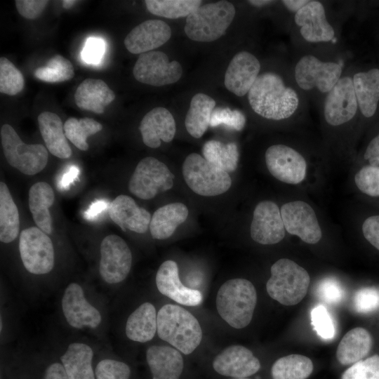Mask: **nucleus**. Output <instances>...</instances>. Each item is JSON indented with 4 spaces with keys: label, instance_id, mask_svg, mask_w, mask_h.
I'll list each match as a JSON object with an SVG mask.
<instances>
[{
    "label": "nucleus",
    "instance_id": "1",
    "mask_svg": "<svg viewBox=\"0 0 379 379\" xmlns=\"http://www.w3.org/2000/svg\"><path fill=\"white\" fill-rule=\"evenodd\" d=\"M248 100L256 114L276 121L292 116L299 105L295 91L285 86L281 77L273 72L258 77L248 93Z\"/></svg>",
    "mask_w": 379,
    "mask_h": 379
},
{
    "label": "nucleus",
    "instance_id": "2",
    "mask_svg": "<svg viewBox=\"0 0 379 379\" xmlns=\"http://www.w3.org/2000/svg\"><path fill=\"white\" fill-rule=\"evenodd\" d=\"M159 337L185 354H191L200 344L202 331L198 320L177 305L166 304L157 313Z\"/></svg>",
    "mask_w": 379,
    "mask_h": 379
},
{
    "label": "nucleus",
    "instance_id": "3",
    "mask_svg": "<svg viewBox=\"0 0 379 379\" xmlns=\"http://www.w3.org/2000/svg\"><path fill=\"white\" fill-rule=\"evenodd\" d=\"M256 302V290L245 279L227 280L220 287L216 295L218 314L230 326L237 329L249 324Z\"/></svg>",
    "mask_w": 379,
    "mask_h": 379
},
{
    "label": "nucleus",
    "instance_id": "4",
    "mask_svg": "<svg viewBox=\"0 0 379 379\" xmlns=\"http://www.w3.org/2000/svg\"><path fill=\"white\" fill-rule=\"evenodd\" d=\"M234 16V6L227 1L206 4L187 17L184 30L193 41H213L225 34Z\"/></svg>",
    "mask_w": 379,
    "mask_h": 379
},
{
    "label": "nucleus",
    "instance_id": "5",
    "mask_svg": "<svg viewBox=\"0 0 379 379\" xmlns=\"http://www.w3.org/2000/svg\"><path fill=\"white\" fill-rule=\"evenodd\" d=\"M270 272L266 289L272 299L284 305L291 306L304 298L310 278L303 267L291 260L281 258L272 265Z\"/></svg>",
    "mask_w": 379,
    "mask_h": 379
},
{
    "label": "nucleus",
    "instance_id": "6",
    "mask_svg": "<svg viewBox=\"0 0 379 379\" xmlns=\"http://www.w3.org/2000/svg\"><path fill=\"white\" fill-rule=\"evenodd\" d=\"M182 175L187 186L196 194L213 197L226 192L231 187L229 173L197 153L189 154L182 164Z\"/></svg>",
    "mask_w": 379,
    "mask_h": 379
},
{
    "label": "nucleus",
    "instance_id": "7",
    "mask_svg": "<svg viewBox=\"0 0 379 379\" xmlns=\"http://www.w3.org/2000/svg\"><path fill=\"white\" fill-rule=\"evenodd\" d=\"M0 133L4 156L11 166L29 175H35L46 167L48 154L44 145L25 143L9 124L3 125Z\"/></svg>",
    "mask_w": 379,
    "mask_h": 379
},
{
    "label": "nucleus",
    "instance_id": "8",
    "mask_svg": "<svg viewBox=\"0 0 379 379\" xmlns=\"http://www.w3.org/2000/svg\"><path fill=\"white\" fill-rule=\"evenodd\" d=\"M174 175L167 166L152 157L139 161L129 180V191L137 197L148 200L173 185Z\"/></svg>",
    "mask_w": 379,
    "mask_h": 379
},
{
    "label": "nucleus",
    "instance_id": "9",
    "mask_svg": "<svg viewBox=\"0 0 379 379\" xmlns=\"http://www.w3.org/2000/svg\"><path fill=\"white\" fill-rule=\"evenodd\" d=\"M20 255L25 269L34 274H44L54 266L55 253L50 237L36 227L23 230L19 240Z\"/></svg>",
    "mask_w": 379,
    "mask_h": 379
},
{
    "label": "nucleus",
    "instance_id": "10",
    "mask_svg": "<svg viewBox=\"0 0 379 379\" xmlns=\"http://www.w3.org/2000/svg\"><path fill=\"white\" fill-rule=\"evenodd\" d=\"M135 79L142 84L162 86L177 82L182 74L181 65L170 62L161 51H149L139 55L133 69Z\"/></svg>",
    "mask_w": 379,
    "mask_h": 379
},
{
    "label": "nucleus",
    "instance_id": "11",
    "mask_svg": "<svg viewBox=\"0 0 379 379\" xmlns=\"http://www.w3.org/2000/svg\"><path fill=\"white\" fill-rule=\"evenodd\" d=\"M342 67L332 62H322L312 55L302 57L295 67V79L302 89L317 88L328 93L340 79Z\"/></svg>",
    "mask_w": 379,
    "mask_h": 379
},
{
    "label": "nucleus",
    "instance_id": "12",
    "mask_svg": "<svg viewBox=\"0 0 379 379\" xmlns=\"http://www.w3.org/2000/svg\"><path fill=\"white\" fill-rule=\"evenodd\" d=\"M99 272L102 279L109 284H117L128 276L131 265V251L120 237L110 234L100 244Z\"/></svg>",
    "mask_w": 379,
    "mask_h": 379
},
{
    "label": "nucleus",
    "instance_id": "13",
    "mask_svg": "<svg viewBox=\"0 0 379 379\" xmlns=\"http://www.w3.org/2000/svg\"><path fill=\"white\" fill-rule=\"evenodd\" d=\"M265 157L269 172L276 179L293 185L304 180L307 163L294 149L285 145H273L267 148Z\"/></svg>",
    "mask_w": 379,
    "mask_h": 379
},
{
    "label": "nucleus",
    "instance_id": "14",
    "mask_svg": "<svg viewBox=\"0 0 379 379\" xmlns=\"http://www.w3.org/2000/svg\"><path fill=\"white\" fill-rule=\"evenodd\" d=\"M285 230L298 236L307 244H314L320 241L322 233L312 208L302 201H293L284 204L280 209Z\"/></svg>",
    "mask_w": 379,
    "mask_h": 379
},
{
    "label": "nucleus",
    "instance_id": "15",
    "mask_svg": "<svg viewBox=\"0 0 379 379\" xmlns=\"http://www.w3.org/2000/svg\"><path fill=\"white\" fill-rule=\"evenodd\" d=\"M357 108L352 79L340 78L324 101V114L326 122L333 126L342 125L354 117Z\"/></svg>",
    "mask_w": 379,
    "mask_h": 379
},
{
    "label": "nucleus",
    "instance_id": "16",
    "mask_svg": "<svg viewBox=\"0 0 379 379\" xmlns=\"http://www.w3.org/2000/svg\"><path fill=\"white\" fill-rule=\"evenodd\" d=\"M251 237L263 245L275 244L285 237V227L278 206L263 201L255 206L251 224Z\"/></svg>",
    "mask_w": 379,
    "mask_h": 379
},
{
    "label": "nucleus",
    "instance_id": "17",
    "mask_svg": "<svg viewBox=\"0 0 379 379\" xmlns=\"http://www.w3.org/2000/svg\"><path fill=\"white\" fill-rule=\"evenodd\" d=\"M62 307L66 320L74 328H95L101 322L100 312L86 300L82 288L76 283H72L66 288Z\"/></svg>",
    "mask_w": 379,
    "mask_h": 379
},
{
    "label": "nucleus",
    "instance_id": "18",
    "mask_svg": "<svg viewBox=\"0 0 379 379\" xmlns=\"http://www.w3.org/2000/svg\"><path fill=\"white\" fill-rule=\"evenodd\" d=\"M260 69V63L252 53L247 51L237 53L225 74L226 88L237 96L245 95L258 78Z\"/></svg>",
    "mask_w": 379,
    "mask_h": 379
},
{
    "label": "nucleus",
    "instance_id": "19",
    "mask_svg": "<svg viewBox=\"0 0 379 379\" xmlns=\"http://www.w3.org/2000/svg\"><path fill=\"white\" fill-rule=\"evenodd\" d=\"M213 367L222 375L243 378L257 373L260 363L248 348L242 345H232L215 357Z\"/></svg>",
    "mask_w": 379,
    "mask_h": 379
},
{
    "label": "nucleus",
    "instance_id": "20",
    "mask_svg": "<svg viewBox=\"0 0 379 379\" xmlns=\"http://www.w3.org/2000/svg\"><path fill=\"white\" fill-rule=\"evenodd\" d=\"M171 36V27L164 21L147 20L135 27L126 35L124 42L130 53L140 55L160 47Z\"/></svg>",
    "mask_w": 379,
    "mask_h": 379
},
{
    "label": "nucleus",
    "instance_id": "21",
    "mask_svg": "<svg viewBox=\"0 0 379 379\" xmlns=\"http://www.w3.org/2000/svg\"><path fill=\"white\" fill-rule=\"evenodd\" d=\"M294 20L308 42H327L334 38L335 31L327 21L324 6L318 1H310L295 13Z\"/></svg>",
    "mask_w": 379,
    "mask_h": 379
},
{
    "label": "nucleus",
    "instance_id": "22",
    "mask_svg": "<svg viewBox=\"0 0 379 379\" xmlns=\"http://www.w3.org/2000/svg\"><path fill=\"white\" fill-rule=\"evenodd\" d=\"M155 281L161 294L179 304L197 306L202 301L200 291L187 287L181 283L178 265L173 260H166L160 265Z\"/></svg>",
    "mask_w": 379,
    "mask_h": 379
},
{
    "label": "nucleus",
    "instance_id": "23",
    "mask_svg": "<svg viewBox=\"0 0 379 379\" xmlns=\"http://www.w3.org/2000/svg\"><path fill=\"white\" fill-rule=\"evenodd\" d=\"M109 214L124 232L129 230L139 234L146 232L152 218L146 209L139 207L131 197L124 194L117 196L110 203Z\"/></svg>",
    "mask_w": 379,
    "mask_h": 379
},
{
    "label": "nucleus",
    "instance_id": "24",
    "mask_svg": "<svg viewBox=\"0 0 379 379\" xmlns=\"http://www.w3.org/2000/svg\"><path fill=\"white\" fill-rule=\"evenodd\" d=\"M139 129L144 144L151 148H157L161 141L173 140L176 125L172 114L166 108L155 107L142 118Z\"/></svg>",
    "mask_w": 379,
    "mask_h": 379
},
{
    "label": "nucleus",
    "instance_id": "25",
    "mask_svg": "<svg viewBox=\"0 0 379 379\" xmlns=\"http://www.w3.org/2000/svg\"><path fill=\"white\" fill-rule=\"evenodd\" d=\"M146 359L152 379L180 378L184 363L177 349L166 345H152L147 350Z\"/></svg>",
    "mask_w": 379,
    "mask_h": 379
},
{
    "label": "nucleus",
    "instance_id": "26",
    "mask_svg": "<svg viewBox=\"0 0 379 379\" xmlns=\"http://www.w3.org/2000/svg\"><path fill=\"white\" fill-rule=\"evenodd\" d=\"M115 99L114 91L101 79H86L77 87L75 103L81 109L102 114L105 107Z\"/></svg>",
    "mask_w": 379,
    "mask_h": 379
},
{
    "label": "nucleus",
    "instance_id": "27",
    "mask_svg": "<svg viewBox=\"0 0 379 379\" xmlns=\"http://www.w3.org/2000/svg\"><path fill=\"white\" fill-rule=\"evenodd\" d=\"M37 120L41 135L48 150L60 159L70 157L72 149L59 116L55 113L45 111L38 116Z\"/></svg>",
    "mask_w": 379,
    "mask_h": 379
},
{
    "label": "nucleus",
    "instance_id": "28",
    "mask_svg": "<svg viewBox=\"0 0 379 379\" xmlns=\"http://www.w3.org/2000/svg\"><path fill=\"white\" fill-rule=\"evenodd\" d=\"M188 214V208L182 203H171L159 208L149 223L152 237L155 239H168L187 220Z\"/></svg>",
    "mask_w": 379,
    "mask_h": 379
},
{
    "label": "nucleus",
    "instance_id": "29",
    "mask_svg": "<svg viewBox=\"0 0 379 379\" xmlns=\"http://www.w3.org/2000/svg\"><path fill=\"white\" fill-rule=\"evenodd\" d=\"M358 106L366 117H372L379 101V69L355 74L352 79Z\"/></svg>",
    "mask_w": 379,
    "mask_h": 379
},
{
    "label": "nucleus",
    "instance_id": "30",
    "mask_svg": "<svg viewBox=\"0 0 379 379\" xmlns=\"http://www.w3.org/2000/svg\"><path fill=\"white\" fill-rule=\"evenodd\" d=\"M54 199L53 190L47 182H36L29 190V208L33 219L37 227L48 234L52 232V218L49 208L53 205Z\"/></svg>",
    "mask_w": 379,
    "mask_h": 379
},
{
    "label": "nucleus",
    "instance_id": "31",
    "mask_svg": "<svg viewBox=\"0 0 379 379\" xmlns=\"http://www.w3.org/2000/svg\"><path fill=\"white\" fill-rule=\"evenodd\" d=\"M371 346V334L365 328L357 327L343 336L338 346L336 357L343 365L353 364L364 358Z\"/></svg>",
    "mask_w": 379,
    "mask_h": 379
},
{
    "label": "nucleus",
    "instance_id": "32",
    "mask_svg": "<svg viewBox=\"0 0 379 379\" xmlns=\"http://www.w3.org/2000/svg\"><path fill=\"white\" fill-rule=\"evenodd\" d=\"M157 314L154 306L149 302L142 304L127 319L126 336L130 340L139 343L151 340L157 332Z\"/></svg>",
    "mask_w": 379,
    "mask_h": 379
},
{
    "label": "nucleus",
    "instance_id": "33",
    "mask_svg": "<svg viewBox=\"0 0 379 379\" xmlns=\"http://www.w3.org/2000/svg\"><path fill=\"white\" fill-rule=\"evenodd\" d=\"M93 352L87 345L71 343L60 359L69 379H95L92 368Z\"/></svg>",
    "mask_w": 379,
    "mask_h": 379
},
{
    "label": "nucleus",
    "instance_id": "34",
    "mask_svg": "<svg viewBox=\"0 0 379 379\" xmlns=\"http://www.w3.org/2000/svg\"><path fill=\"white\" fill-rule=\"evenodd\" d=\"M215 106V101L205 93L193 96L185 119V128L192 137L199 138L206 131Z\"/></svg>",
    "mask_w": 379,
    "mask_h": 379
},
{
    "label": "nucleus",
    "instance_id": "35",
    "mask_svg": "<svg viewBox=\"0 0 379 379\" xmlns=\"http://www.w3.org/2000/svg\"><path fill=\"white\" fill-rule=\"evenodd\" d=\"M20 230V218L8 187L0 182V240L10 243L15 240Z\"/></svg>",
    "mask_w": 379,
    "mask_h": 379
},
{
    "label": "nucleus",
    "instance_id": "36",
    "mask_svg": "<svg viewBox=\"0 0 379 379\" xmlns=\"http://www.w3.org/2000/svg\"><path fill=\"white\" fill-rule=\"evenodd\" d=\"M202 154L205 159L227 173L237 168L239 153L236 143L211 140L203 145Z\"/></svg>",
    "mask_w": 379,
    "mask_h": 379
},
{
    "label": "nucleus",
    "instance_id": "37",
    "mask_svg": "<svg viewBox=\"0 0 379 379\" xmlns=\"http://www.w3.org/2000/svg\"><path fill=\"white\" fill-rule=\"evenodd\" d=\"M313 371L312 360L301 354H290L277 359L272 367L273 379H306Z\"/></svg>",
    "mask_w": 379,
    "mask_h": 379
},
{
    "label": "nucleus",
    "instance_id": "38",
    "mask_svg": "<svg viewBox=\"0 0 379 379\" xmlns=\"http://www.w3.org/2000/svg\"><path fill=\"white\" fill-rule=\"evenodd\" d=\"M200 0H145L147 10L152 14L176 19L187 17L199 6Z\"/></svg>",
    "mask_w": 379,
    "mask_h": 379
},
{
    "label": "nucleus",
    "instance_id": "39",
    "mask_svg": "<svg viewBox=\"0 0 379 379\" xmlns=\"http://www.w3.org/2000/svg\"><path fill=\"white\" fill-rule=\"evenodd\" d=\"M102 129L101 124L91 118H69L64 124L66 138L79 149H88L87 138Z\"/></svg>",
    "mask_w": 379,
    "mask_h": 379
},
{
    "label": "nucleus",
    "instance_id": "40",
    "mask_svg": "<svg viewBox=\"0 0 379 379\" xmlns=\"http://www.w3.org/2000/svg\"><path fill=\"white\" fill-rule=\"evenodd\" d=\"M36 79L48 83H58L72 79L74 69L72 62L61 55L51 58L45 66L34 71Z\"/></svg>",
    "mask_w": 379,
    "mask_h": 379
},
{
    "label": "nucleus",
    "instance_id": "41",
    "mask_svg": "<svg viewBox=\"0 0 379 379\" xmlns=\"http://www.w3.org/2000/svg\"><path fill=\"white\" fill-rule=\"evenodd\" d=\"M25 79L21 72L6 58H0V92L15 95L24 88Z\"/></svg>",
    "mask_w": 379,
    "mask_h": 379
},
{
    "label": "nucleus",
    "instance_id": "42",
    "mask_svg": "<svg viewBox=\"0 0 379 379\" xmlns=\"http://www.w3.org/2000/svg\"><path fill=\"white\" fill-rule=\"evenodd\" d=\"M342 379H379V355L353 364L343 373Z\"/></svg>",
    "mask_w": 379,
    "mask_h": 379
},
{
    "label": "nucleus",
    "instance_id": "43",
    "mask_svg": "<svg viewBox=\"0 0 379 379\" xmlns=\"http://www.w3.org/2000/svg\"><path fill=\"white\" fill-rule=\"evenodd\" d=\"M354 182L358 189L371 197H379V167L367 166L355 175Z\"/></svg>",
    "mask_w": 379,
    "mask_h": 379
},
{
    "label": "nucleus",
    "instance_id": "44",
    "mask_svg": "<svg viewBox=\"0 0 379 379\" xmlns=\"http://www.w3.org/2000/svg\"><path fill=\"white\" fill-rule=\"evenodd\" d=\"M245 123V117L240 111L232 110L229 107H217L212 112L210 126L215 127L224 124L230 128L241 131Z\"/></svg>",
    "mask_w": 379,
    "mask_h": 379
},
{
    "label": "nucleus",
    "instance_id": "45",
    "mask_svg": "<svg viewBox=\"0 0 379 379\" xmlns=\"http://www.w3.org/2000/svg\"><path fill=\"white\" fill-rule=\"evenodd\" d=\"M311 321L314 331L321 338L330 340L334 337L335 329L333 321L324 305H318L312 309Z\"/></svg>",
    "mask_w": 379,
    "mask_h": 379
},
{
    "label": "nucleus",
    "instance_id": "46",
    "mask_svg": "<svg viewBox=\"0 0 379 379\" xmlns=\"http://www.w3.org/2000/svg\"><path fill=\"white\" fill-rule=\"evenodd\" d=\"M97 379H129V366L121 361L103 359L96 366L95 371Z\"/></svg>",
    "mask_w": 379,
    "mask_h": 379
},
{
    "label": "nucleus",
    "instance_id": "47",
    "mask_svg": "<svg viewBox=\"0 0 379 379\" xmlns=\"http://www.w3.org/2000/svg\"><path fill=\"white\" fill-rule=\"evenodd\" d=\"M354 310L359 313H368L379 308V290L366 287L358 290L353 298Z\"/></svg>",
    "mask_w": 379,
    "mask_h": 379
},
{
    "label": "nucleus",
    "instance_id": "48",
    "mask_svg": "<svg viewBox=\"0 0 379 379\" xmlns=\"http://www.w3.org/2000/svg\"><path fill=\"white\" fill-rule=\"evenodd\" d=\"M316 293L320 299L328 304L339 303L345 297L342 286L333 279L321 281L317 287Z\"/></svg>",
    "mask_w": 379,
    "mask_h": 379
},
{
    "label": "nucleus",
    "instance_id": "49",
    "mask_svg": "<svg viewBox=\"0 0 379 379\" xmlns=\"http://www.w3.org/2000/svg\"><path fill=\"white\" fill-rule=\"evenodd\" d=\"M105 52V42L98 37H89L81 51V58L86 63L98 64Z\"/></svg>",
    "mask_w": 379,
    "mask_h": 379
},
{
    "label": "nucleus",
    "instance_id": "50",
    "mask_svg": "<svg viewBox=\"0 0 379 379\" xmlns=\"http://www.w3.org/2000/svg\"><path fill=\"white\" fill-rule=\"evenodd\" d=\"M15 6L19 14L29 20L39 18L48 4L46 0H15Z\"/></svg>",
    "mask_w": 379,
    "mask_h": 379
},
{
    "label": "nucleus",
    "instance_id": "51",
    "mask_svg": "<svg viewBox=\"0 0 379 379\" xmlns=\"http://www.w3.org/2000/svg\"><path fill=\"white\" fill-rule=\"evenodd\" d=\"M366 239L379 251V215L368 217L362 225Z\"/></svg>",
    "mask_w": 379,
    "mask_h": 379
},
{
    "label": "nucleus",
    "instance_id": "52",
    "mask_svg": "<svg viewBox=\"0 0 379 379\" xmlns=\"http://www.w3.org/2000/svg\"><path fill=\"white\" fill-rule=\"evenodd\" d=\"M79 168L77 166H69L61 175L58 182V187L61 190H68L76 180L79 174Z\"/></svg>",
    "mask_w": 379,
    "mask_h": 379
},
{
    "label": "nucleus",
    "instance_id": "53",
    "mask_svg": "<svg viewBox=\"0 0 379 379\" xmlns=\"http://www.w3.org/2000/svg\"><path fill=\"white\" fill-rule=\"evenodd\" d=\"M364 159L368 161L371 166L379 167V134L368 144Z\"/></svg>",
    "mask_w": 379,
    "mask_h": 379
},
{
    "label": "nucleus",
    "instance_id": "54",
    "mask_svg": "<svg viewBox=\"0 0 379 379\" xmlns=\"http://www.w3.org/2000/svg\"><path fill=\"white\" fill-rule=\"evenodd\" d=\"M109 206V202L104 199L93 201L84 212V216L88 220H93Z\"/></svg>",
    "mask_w": 379,
    "mask_h": 379
},
{
    "label": "nucleus",
    "instance_id": "55",
    "mask_svg": "<svg viewBox=\"0 0 379 379\" xmlns=\"http://www.w3.org/2000/svg\"><path fill=\"white\" fill-rule=\"evenodd\" d=\"M43 379H69L62 364L54 363L46 370Z\"/></svg>",
    "mask_w": 379,
    "mask_h": 379
},
{
    "label": "nucleus",
    "instance_id": "56",
    "mask_svg": "<svg viewBox=\"0 0 379 379\" xmlns=\"http://www.w3.org/2000/svg\"><path fill=\"white\" fill-rule=\"evenodd\" d=\"M286 8L290 11L295 12V13L307 4L310 1L308 0H284L281 1Z\"/></svg>",
    "mask_w": 379,
    "mask_h": 379
},
{
    "label": "nucleus",
    "instance_id": "57",
    "mask_svg": "<svg viewBox=\"0 0 379 379\" xmlns=\"http://www.w3.org/2000/svg\"><path fill=\"white\" fill-rule=\"evenodd\" d=\"M248 2L253 6L260 7L265 5H267L274 1H269V0H251V1H248Z\"/></svg>",
    "mask_w": 379,
    "mask_h": 379
},
{
    "label": "nucleus",
    "instance_id": "58",
    "mask_svg": "<svg viewBox=\"0 0 379 379\" xmlns=\"http://www.w3.org/2000/svg\"><path fill=\"white\" fill-rule=\"evenodd\" d=\"M77 2V1L75 0H65L62 1V6L65 9H69L76 4Z\"/></svg>",
    "mask_w": 379,
    "mask_h": 379
},
{
    "label": "nucleus",
    "instance_id": "59",
    "mask_svg": "<svg viewBox=\"0 0 379 379\" xmlns=\"http://www.w3.org/2000/svg\"><path fill=\"white\" fill-rule=\"evenodd\" d=\"M241 379V378H240Z\"/></svg>",
    "mask_w": 379,
    "mask_h": 379
}]
</instances>
